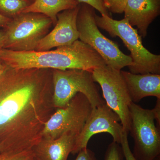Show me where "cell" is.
Listing matches in <instances>:
<instances>
[{
    "label": "cell",
    "mask_w": 160,
    "mask_h": 160,
    "mask_svg": "<svg viewBox=\"0 0 160 160\" xmlns=\"http://www.w3.org/2000/svg\"><path fill=\"white\" fill-rule=\"evenodd\" d=\"M79 4L75 0H35L22 13L35 12L45 15L55 25L59 13L74 8Z\"/></svg>",
    "instance_id": "15"
},
{
    "label": "cell",
    "mask_w": 160,
    "mask_h": 160,
    "mask_svg": "<svg viewBox=\"0 0 160 160\" xmlns=\"http://www.w3.org/2000/svg\"><path fill=\"white\" fill-rule=\"evenodd\" d=\"M118 143L112 142L108 146L104 160H124L122 147Z\"/></svg>",
    "instance_id": "18"
},
{
    "label": "cell",
    "mask_w": 160,
    "mask_h": 160,
    "mask_svg": "<svg viewBox=\"0 0 160 160\" xmlns=\"http://www.w3.org/2000/svg\"><path fill=\"white\" fill-rule=\"evenodd\" d=\"M30 4L27 0H0V14L13 18L22 13Z\"/></svg>",
    "instance_id": "16"
},
{
    "label": "cell",
    "mask_w": 160,
    "mask_h": 160,
    "mask_svg": "<svg viewBox=\"0 0 160 160\" xmlns=\"http://www.w3.org/2000/svg\"><path fill=\"white\" fill-rule=\"evenodd\" d=\"M11 19L0 14V27L5 28Z\"/></svg>",
    "instance_id": "24"
},
{
    "label": "cell",
    "mask_w": 160,
    "mask_h": 160,
    "mask_svg": "<svg viewBox=\"0 0 160 160\" xmlns=\"http://www.w3.org/2000/svg\"><path fill=\"white\" fill-rule=\"evenodd\" d=\"M127 0H102L106 9H109L112 13L122 14L124 9Z\"/></svg>",
    "instance_id": "19"
},
{
    "label": "cell",
    "mask_w": 160,
    "mask_h": 160,
    "mask_svg": "<svg viewBox=\"0 0 160 160\" xmlns=\"http://www.w3.org/2000/svg\"><path fill=\"white\" fill-rule=\"evenodd\" d=\"M95 82L102 88L105 103L119 117L124 132L129 133L131 125L129 106L132 101L121 70L106 66L92 71Z\"/></svg>",
    "instance_id": "8"
},
{
    "label": "cell",
    "mask_w": 160,
    "mask_h": 160,
    "mask_svg": "<svg viewBox=\"0 0 160 160\" xmlns=\"http://www.w3.org/2000/svg\"><path fill=\"white\" fill-rule=\"evenodd\" d=\"M92 109L87 98L78 93L66 107L57 108L45 123L42 138L55 139L69 132L78 135Z\"/></svg>",
    "instance_id": "9"
},
{
    "label": "cell",
    "mask_w": 160,
    "mask_h": 160,
    "mask_svg": "<svg viewBox=\"0 0 160 160\" xmlns=\"http://www.w3.org/2000/svg\"><path fill=\"white\" fill-rule=\"evenodd\" d=\"M153 160H160V156H158L156 158Z\"/></svg>",
    "instance_id": "28"
},
{
    "label": "cell",
    "mask_w": 160,
    "mask_h": 160,
    "mask_svg": "<svg viewBox=\"0 0 160 160\" xmlns=\"http://www.w3.org/2000/svg\"><path fill=\"white\" fill-rule=\"evenodd\" d=\"M7 66V65L5 62L2 59L0 58V75L5 71Z\"/></svg>",
    "instance_id": "26"
},
{
    "label": "cell",
    "mask_w": 160,
    "mask_h": 160,
    "mask_svg": "<svg viewBox=\"0 0 160 160\" xmlns=\"http://www.w3.org/2000/svg\"><path fill=\"white\" fill-rule=\"evenodd\" d=\"M80 7V3L74 8L59 13L54 28L38 43L35 51H48L78 40L77 21Z\"/></svg>",
    "instance_id": "11"
},
{
    "label": "cell",
    "mask_w": 160,
    "mask_h": 160,
    "mask_svg": "<svg viewBox=\"0 0 160 160\" xmlns=\"http://www.w3.org/2000/svg\"><path fill=\"white\" fill-rule=\"evenodd\" d=\"M0 58L7 66L17 69H78L92 72L106 65L97 52L78 40L70 45L48 51L3 49L0 52Z\"/></svg>",
    "instance_id": "2"
},
{
    "label": "cell",
    "mask_w": 160,
    "mask_h": 160,
    "mask_svg": "<svg viewBox=\"0 0 160 160\" xmlns=\"http://www.w3.org/2000/svg\"><path fill=\"white\" fill-rule=\"evenodd\" d=\"M78 153L75 160H98L94 152L87 147L81 149Z\"/></svg>",
    "instance_id": "22"
},
{
    "label": "cell",
    "mask_w": 160,
    "mask_h": 160,
    "mask_svg": "<svg viewBox=\"0 0 160 160\" xmlns=\"http://www.w3.org/2000/svg\"><path fill=\"white\" fill-rule=\"evenodd\" d=\"M79 3H84L98 10L102 16L110 17L109 12L105 6L102 0H75Z\"/></svg>",
    "instance_id": "20"
},
{
    "label": "cell",
    "mask_w": 160,
    "mask_h": 160,
    "mask_svg": "<svg viewBox=\"0 0 160 160\" xmlns=\"http://www.w3.org/2000/svg\"><path fill=\"white\" fill-rule=\"evenodd\" d=\"M129 111V132L134 143L132 154L137 160H153L160 155V129L156 125L154 111L134 102Z\"/></svg>",
    "instance_id": "7"
},
{
    "label": "cell",
    "mask_w": 160,
    "mask_h": 160,
    "mask_svg": "<svg viewBox=\"0 0 160 160\" xmlns=\"http://www.w3.org/2000/svg\"><path fill=\"white\" fill-rule=\"evenodd\" d=\"M121 73L132 102L147 97L160 99V75L133 74L122 70Z\"/></svg>",
    "instance_id": "13"
},
{
    "label": "cell",
    "mask_w": 160,
    "mask_h": 160,
    "mask_svg": "<svg viewBox=\"0 0 160 160\" xmlns=\"http://www.w3.org/2000/svg\"><path fill=\"white\" fill-rule=\"evenodd\" d=\"M78 135L66 132L55 139L42 138L32 149L40 160H67Z\"/></svg>",
    "instance_id": "14"
},
{
    "label": "cell",
    "mask_w": 160,
    "mask_h": 160,
    "mask_svg": "<svg viewBox=\"0 0 160 160\" xmlns=\"http://www.w3.org/2000/svg\"><path fill=\"white\" fill-rule=\"evenodd\" d=\"M40 160L38 158H37L35 156H34V157L32 158V159L31 160Z\"/></svg>",
    "instance_id": "27"
},
{
    "label": "cell",
    "mask_w": 160,
    "mask_h": 160,
    "mask_svg": "<svg viewBox=\"0 0 160 160\" xmlns=\"http://www.w3.org/2000/svg\"><path fill=\"white\" fill-rule=\"evenodd\" d=\"M27 1H29V2H30V3H32L33 2L35 1V0H27Z\"/></svg>",
    "instance_id": "30"
},
{
    "label": "cell",
    "mask_w": 160,
    "mask_h": 160,
    "mask_svg": "<svg viewBox=\"0 0 160 160\" xmlns=\"http://www.w3.org/2000/svg\"><path fill=\"white\" fill-rule=\"evenodd\" d=\"M52 25V20L45 15L21 13L11 19L3 28L4 49L16 51L34 50Z\"/></svg>",
    "instance_id": "6"
},
{
    "label": "cell",
    "mask_w": 160,
    "mask_h": 160,
    "mask_svg": "<svg viewBox=\"0 0 160 160\" xmlns=\"http://www.w3.org/2000/svg\"><path fill=\"white\" fill-rule=\"evenodd\" d=\"M122 150L124 158L126 160H137L134 158L129 147L128 140V134L124 132L122 135L120 143Z\"/></svg>",
    "instance_id": "21"
},
{
    "label": "cell",
    "mask_w": 160,
    "mask_h": 160,
    "mask_svg": "<svg viewBox=\"0 0 160 160\" xmlns=\"http://www.w3.org/2000/svg\"><path fill=\"white\" fill-rule=\"evenodd\" d=\"M4 34L3 30H0V52L4 49Z\"/></svg>",
    "instance_id": "25"
},
{
    "label": "cell",
    "mask_w": 160,
    "mask_h": 160,
    "mask_svg": "<svg viewBox=\"0 0 160 160\" xmlns=\"http://www.w3.org/2000/svg\"><path fill=\"white\" fill-rule=\"evenodd\" d=\"M53 105L56 109L67 106L78 93H82L89 100L92 108L102 105L92 72L82 69H52Z\"/></svg>",
    "instance_id": "5"
},
{
    "label": "cell",
    "mask_w": 160,
    "mask_h": 160,
    "mask_svg": "<svg viewBox=\"0 0 160 160\" xmlns=\"http://www.w3.org/2000/svg\"><path fill=\"white\" fill-rule=\"evenodd\" d=\"M95 11L92 7L80 3L77 25L79 39L92 47L102 58L106 65L118 70L132 65L130 55L120 50L118 46L102 34L97 25Z\"/></svg>",
    "instance_id": "4"
},
{
    "label": "cell",
    "mask_w": 160,
    "mask_h": 160,
    "mask_svg": "<svg viewBox=\"0 0 160 160\" xmlns=\"http://www.w3.org/2000/svg\"><path fill=\"white\" fill-rule=\"evenodd\" d=\"M2 152V146L0 145V153Z\"/></svg>",
    "instance_id": "29"
},
{
    "label": "cell",
    "mask_w": 160,
    "mask_h": 160,
    "mask_svg": "<svg viewBox=\"0 0 160 160\" xmlns=\"http://www.w3.org/2000/svg\"><path fill=\"white\" fill-rule=\"evenodd\" d=\"M35 156L33 149L19 152H4L0 153V160H30Z\"/></svg>",
    "instance_id": "17"
},
{
    "label": "cell",
    "mask_w": 160,
    "mask_h": 160,
    "mask_svg": "<svg viewBox=\"0 0 160 160\" xmlns=\"http://www.w3.org/2000/svg\"><path fill=\"white\" fill-rule=\"evenodd\" d=\"M106 132L113 138V142L120 144L124 132L119 117L105 103L92 108L82 129L76 139L71 153H78L87 147L90 138L98 133Z\"/></svg>",
    "instance_id": "10"
},
{
    "label": "cell",
    "mask_w": 160,
    "mask_h": 160,
    "mask_svg": "<svg viewBox=\"0 0 160 160\" xmlns=\"http://www.w3.org/2000/svg\"><path fill=\"white\" fill-rule=\"evenodd\" d=\"M52 69H17L0 75V145L2 152L32 149L56 110Z\"/></svg>",
    "instance_id": "1"
},
{
    "label": "cell",
    "mask_w": 160,
    "mask_h": 160,
    "mask_svg": "<svg viewBox=\"0 0 160 160\" xmlns=\"http://www.w3.org/2000/svg\"><path fill=\"white\" fill-rule=\"evenodd\" d=\"M98 27L106 30L112 37H118L130 51L132 65L128 67L133 74L160 75V55L153 54L142 44V37L138 30L124 18L116 20L107 16L95 15Z\"/></svg>",
    "instance_id": "3"
},
{
    "label": "cell",
    "mask_w": 160,
    "mask_h": 160,
    "mask_svg": "<svg viewBox=\"0 0 160 160\" xmlns=\"http://www.w3.org/2000/svg\"><path fill=\"white\" fill-rule=\"evenodd\" d=\"M152 109L154 111L156 126L158 129H160V99H157L155 107Z\"/></svg>",
    "instance_id": "23"
},
{
    "label": "cell",
    "mask_w": 160,
    "mask_h": 160,
    "mask_svg": "<svg viewBox=\"0 0 160 160\" xmlns=\"http://www.w3.org/2000/svg\"><path fill=\"white\" fill-rule=\"evenodd\" d=\"M124 12L129 24L145 38L149 25L159 15L160 0H127Z\"/></svg>",
    "instance_id": "12"
}]
</instances>
